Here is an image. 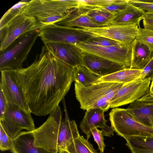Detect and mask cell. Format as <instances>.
Returning <instances> with one entry per match:
<instances>
[{
    "label": "cell",
    "mask_w": 153,
    "mask_h": 153,
    "mask_svg": "<svg viewBox=\"0 0 153 153\" xmlns=\"http://www.w3.org/2000/svg\"><path fill=\"white\" fill-rule=\"evenodd\" d=\"M13 71L30 112L39 116L56 110L74 81L73 67L55 57L45 45L30 65Z\"/></svg>",
    "instance_id": "6da1fadb"
},
{
    "label": "cell",
    "mask_w": 153,
    "mask_h": 153,
    "mask_svg": "<svg viewBox=\"0 0 153 153\" xmlns=\"http://www.w3.org/2000/svg\"><path fill=\"white\" fill-rule=\"evenodd\" d=\"M123 84L103 82L84 87L75 82L76 97L81 109L99 108L105 112L110 108L111 100Z\"/></svg>",
    "instance_id": "7a4b0ae2"
},
{
    "label": "cell",
    "mask_w": 153,
    "mask_h": 153,
    "mask_svg": "<svg viewBox=\"0 0 153 153\" xmlns=\"http://www.w3.org/2000/svg\"><path fill=\"white\" fill-rule=\"evenodd\" d=\"M77 0H32L22 13L34 17L39 29L62 20L69 10L78 7Z\"/></svg>",
    "instance_id": "3957f363"
},
{
    "label": "cell",
    "mask_w": 153,
    "mask_h": 153,
    "mask_svg": "<svg viewBox=\"0 0 153 153\" xmlns=\"http://www.w3.org/2000/svg\"><path fill=\"white\" fill-rule=\"evenodd\" d=\"M39 29L35 30L22 35L0 52V70H16L22 68L37 38Z\"/></svg>",
    "instance_id": "277c9868"
},
{
    "label": "cell",
    "mask_w": 153,
    "mask_h": 153,
    "mask_svg": "<svg viewBox=\"0 0 153 153\" xmlns=\"http://www.w3.org/2000/svg\"><path fill=\"white\" fill-rule=\"evenodd\" d=\"M111 126L117 135L126 140L136 136H153V128L143 125L133 119L126 109H112L109 114Z\"/></svg>",
    "instance_id": "5b68a950"
},
{
    "label": "cell",
    "mask_w": 153,
    "mask_h": 153,
    "mask_svg": "<svg viewBox=\"0 0 153 153\" xmlns=\"http://www.w3.org/2000/svg\"><path fill=\"white\" fill-rule=\"evenodd\" d=\"M62 117L59 106L50 114L42 125L31 131L34 137L35 146L42 148L52 153H58L57 138Z\"/></svg>",
    "instance_id": "8992f818"
},
{
    "label": "cell",
    "mask_w": 153,
    "mask_h": 153,
    "mask_svg": "<svg viewBox=\"0 0 153 153\" xmlns=\"http://www.w3.org/2000/svg\"><path fill=\"white\" fill-rule=\"evenodd\" d=\"M31 113L15 104L8 102L4 114L0 120V124L13 140L23 129L32 131L35 129Z\"/></svg>",
    "instance_id": "52a82bcc"
},
{
    "label": "cell",
    "mask_w": 153,
    "mask_h": 153,
    "mask_svg": "<svg viewBox=\"0 0 153 153\" xmlns=\"http://www.w3.org/2000/svg\"><path fill=\"white\" fill-rule=\"evenodd\" d=\"M39 36L44 43H59L75 45L85 42L92 36L79 27H72L56 24L49 25L39 29Z\"/></svg>",
    "instance_id": "ba28073f"
},
{
    "label": "cell",
    "mask_w": 153,
    "mask_h": 153,
    "mask_svg": "<svg viewBox=\"0 0 153 153\" xmlns=\"http://www.w3.org/2000/svg\"><path fill=\"white\" fill-rule=\"evenodd\" d=\"M74 45L83 52L117 63L126 68L130 67L131 53V44L120 43L115 45L101 46L84 42Z\"/></svg>",
    "instance_id": "9c48e42d"
},
{
    "label": "cell",
    "mask_w": 153,
    "mask_h": 153,
    "mask_svg": "<svg viewBox=\"0 0 153 153\" xmlns=\"http://www.w3.org/2000/svg\"><path fill=\"white\" fill-rule=\"evenodd\" d=\"M39 29L35 18L23 13L19 14L0 29V52L25 33Z\"/></svg>",
    "instance_id": "30bf717a"
},
{
    "label": "cell",
    "mask_w": 153,
    "mask_h": 153,
    "mask_svg": "<svg viewBox=\"0 0 153 153\" xmlns=\"http://www.w3.org/2000/svg\"><path fill=\"white\" fill-rule=\"evenodd\" d=\"M150 78H138L123 84L111 100L110 108H115L138 100L148 93L151 83Z\"/></svg>",
    "instance_id": "8fae6325"
},
{
    "label": "cell",
    "mask_w": 153,
    "mask_h": 153,
    "mask_svg": "<svg viewBox=\"0 0 153 153\" xmlns=\"http://www.w3.org/2000/svg\"><path fill=\"white\" fill-rule=\"evenodd\" d=\"M138 27L136 25H109L96 27H79L83 32L92 36L105 37L131 45L136 39Z\"/></svg>",
    "instance_id": "7c38bea8"
},
{
    "label": "cell",
    "mask_w": 153,
    "mask_h": 153,
    "mask_svg": "<svg viewBox=\"0 0 153 153\" xmlns=\"http://www.w3.org/2000/svg\"><path fill=\"white\" fill-rule=\"evenodd\" d=\"M0 71V89L2 91L7 102L15 104L26 111L31 113L14 71L7 70Z\"/></svg>",
    "instance_id": "4fadbf2b"
},
{
    "label": "cell",
    "mask_w": 153,
    "mask_h": 153,
    "mask_svg": "<svg viewBox=\"0 0 153 153\" xmlns=\"http://www.w3.org/2000/svg\"><path fill=\"white\" fill-rule=\"evenodd\" d=\"M82 64L100 77L126 68L123 65L117 63L83 51Z\"/></svg>",
    "instance_id": "5bb4252c"
},
{
    "label": "cell",
    "mask_w": 153,
    "mask_h": 153,
    "mask_svg": "<svg viewBox=\"0 0 153 153\" xmlns=\"http://www.w3.org/2000/svg\"><path fill=\"white\" fill-rule=\"evenodd\" d=\"M44 45L55 57L72 67L82 65V51L74 45L46 43Z\"/></svg>",
    "instance_id": "9a60e30c"
},
{
    "label": "cell",
    "mask_w": 153,
    "mask_h": 153,
    "mask_svg": "<svg viewBox=\"0 0 153 153\" xmlns=\"http://www.w3.org/2000/svg\"><path fill=\"white\" fill-rule=\"evenodd\" d=\"M63 104L65 117L64 120L62 121L59 130L57 142L58 152L65 150L80 135L76 122L70 120L65 102Z\"/></svg>",
    "instance_id": "2e32d148"
},
{
    "label": "cell",
    "mask_w": 153,
    "mask_h": 153,
    "mask_svg": "<svg viewBox=\"0 0 153 153\" xmlns=\"http://www.w3.org/2000/svg\"><path fill=\"white\" fill-rule=\"evenodd\" d=\"M145 13L129 3L125 9L113 15L109 25H136L139 27Z\"/></svg>",
    "instance_id": "e0dca14e"
},
{
    "label": "cell",
    "mask_w": 153,
    "mask_h": 153,
    "mask_svg": "<svg viewBox=\"0 0 153 153\" xmlns=\"http://www.w3.org/2000/svg\"><path fill=\"white\" fill-rule=\"evenodd\" d=\"M105 111L99 108H91L86 110L80 124V128L86 135L87 139L90 137L91 131L94 128H100L106 124L107 120L105 118Z\"/></svg>",
    "instance_id": "ac0fdd59"
},
{
    "label": "cell",
    "mask_w": 153,
    "mask_h": 153,
    "mask_svg": "<svg viewBox=\"0 0 153 153\" xmlns=\"http://www.w3.org/2000/svg\"><path fill=\"white\" fill-rule=\"evenodd\" d=\"M56 24L72 27H103L93 22L82 9L78 7L69 10L64 18Z\"/></svg>",
    "instance_id": "d6986e66"
},
{
    "label": "cell",
    "mask_w": 153,
    "mask_h": 153,
    "mask_svg": "<svg viewBox=\"0 0 153 153\" xmlns=\"http://www.w3.org/2000/svg\"><path fill=\"white\" fill-rule=\"evenodd\" d=\"M13 140V146L10 150L12 153H53L35 146L34 137L31 131H21Z\"/></svg>",
    "instance_id": "ffe728a7"
},
{
    "label": "cell",
    "mask_w": 153,
    "mask_h": 153,
    "mask_svg": "<svg viewBox=\"0 0 153 153\" xmlns=\"http://www.w3.org/2000/svg\"><path fill=\"white\" fill-rule=\"evenodd\" d=\"M131 60L130 68L142 70L153 56V52L146 45L135 39L131 44Z\"/></svg>",
    "instance_id": "44dd1931"
},
{
    "label": "cell",
    "mask_w": 153,
    "mask_h": 153,
    "mask_svg": "<svg viewBox=\"0 0 153 153\" xmlns=\"http://www.w3.org/2000/svg\"><path fill=\"white\" fill-rule=\"evenodd\" d=\"M134 120L145 126L153 128V109L139 100L130 104L126 109Z\"/></svg>",
    "instance_id": "7402d4cb"
},
{
    "label": "cell",
    "mask_w": 153,
    "mask_h": 153,
    "mask_svg": "<svg viewBox=\"0 0 153 153\" xmlns=\"http://www.w3.org/2000/svg\"><path fill=\"white\" fill-rule=\"evenodd\" d=\"M142 71V69L125 68L107 76L101 77L97 82H104L125 84L137 79Z\"/></svg>",
    "instance_id": "603a6c76"
},
{
    "label": "cell",
    "mask_w": 153,
    "mask_h": 153,
    "mask_svg": "<svg viewBox=\"0 0 153 153\" xmlns=\"http://www.w3.org/2000/svg\"><path fill=\"white\" fill-rule=\"evenodd\" d=\"M126 140L131 153H153V136L132 137Z\"/></svg>",
    "instance_id": "cb8c5ba5"
},
{
    "label": "cell",
    "mask_w": 153,
    "mask_h": 153,
    "mask_svg": "<svg viewBox=\"0 0 153 153\" xmlns=\"http://www.w3.org/2000/svg\"><path fill=\"white\" fill-rule=\"evenodd\" d=\"M73 72L75 82L84 87L97 83L101 77L82 65L73 67Z\"/></svg>",
    "instance_id": "d4e9b609"
},
{
    "label": "cell",
    "mask_w": 153,
    "mask_h": 153,
    "mask_svg": "<svg viewBox=\"0 0 153 153\" xmlns=\"http://www.w3.org/2000/svg\"><path fill=\"white\" fill-rule=\"evenodd\" d=\"M65 150L69 153H98L88 140L80 135Z\"/></svg>",
    "instance_id": "484cf974"
},
{
    "label": "cell",
    "mask_w": 153,
    "mask_h": 153,
    "mask_svg": "<svg viewBox=\"0 0 153 153\" xmlns=\"http://www.w3.org/2000/svg\"><path fill=\"white\" fill-rule=\"evenodd\" d=\"M80 9L83 10L85 14L93 22L102 26L109 25L113 15L102 9L88 10Z\"/></svg>",
    "instance_id": "4316f807"
},
{
    "label": "cell",
    "mask_w": 153,
    "mask_h": 153,
    "mask_svg": "<svg viewBox=\"0 0 153 153\" xmlns=\"http://www.w3.org/2000/svg\"><path fill=\"white\" fill-rule=\"evenodd\" d=\"M29 1H21L9 9L2 17L0 21V29L3 27L17 15L22 13L24 8Z\"/></svg>",
    "instance_id": "83f0119b"
},
{
    "label": "cell",
    "mask_w": 153,
    "mask_h": 153,
    "mask_svg": "<svg viewBox=\"0 0 153 153\" xmlns=\"http://www.w3.org/2000/svg\"><path fill=\"white\" fill-rule=\"evenodd\" d=\"M114 0H77V7L88 10L102 9L110 5Z\"/></svg>",
    "instance_id": "f1b7e54d"
},
{
    "label": "cell",
    "mask_w": 153,
    "mask_h": 153,
    "mask_svg": "<svg viewBox=\"0 0 153 153\" xmlns=\"http://www.w3.org/2000/svg\"><path fill=\"white\" fill-rule=\"evenodd\" d=\"M153 52V30L139 27L136 39Z\"/></svg>",
    "instance_id": "f546056e"
},
{
    "label": "cell",
    "mask_w": 153,
    "mask_h": 153,
    "mask_svg": "<svg viewBox=\"0 0 153 153\" xmlns=\"http://www.w3.org/2000/svg\"><path fill=\"white\" fill-rule=\"evenodd\" d=\"M0 150L4 151L10 150L13 146V141L0 124Z\"/></svg>",
    "instance_id": "4dcf8cb0"
},
{
    "label": "cell",
    "mask_w": 153,
    "mask_h": 153,
    "mask_svg": "<svg viewBox=\"0 0 153 153\" xmlns=\"http://www.w3.org/2000/svg\"><path fill=\"white\" fill-rule=\"evenodd\" d=\"M85 42L89 44L101 46L115 45L122 43L107 38L92 36Z\"/></svg>",
    "instance_id": "1f68e13d"
},
{
    "label": "cell",
    "mask_w": 153,
    "mask_h": 153,
    "mask_svg": "<svg viewBox=\"0 0 153 153\" xmlns=\"http://www.w3.org/2000/svg\"><path fill=\"white\" fill-rule=\"evenodd\" d=\"M129 4L128 0H114L110 5L102 9L114 15L125 9Z\"/></svg>",
    "instance_id": "d6a6232c"
},
{
    "label": "cell",
    "mask_w": 153,
    "mask_h": 153,
    "mask_svg": "<svg viewBox=\"0 0 153 153\" xmlns=\"http://www.w3.org/2000/svg\"><path fill=\"white\" fill-rule=\"evenodd\" d=\"M129 3L146 13H153V2L138 0H128Z\"/></svg>",
    "instance_id": "836d02e7"
},
{
    "label": "cell",
    "mask_w": 153,
    "mask_h": 153,
    "mask_svg": "<svg viewBox=\"0 0 153 153\" xmlns=\"http://www.w3.org/2000/svg\"><path fill=\"white\" fill-rule=\"evenodd\" d=\"M91 134L93 135L94 141L98 146L100 153H103L105 145L104 143V136L102 131L95 128L91 130Z\"/></svg>",
    "instance_id": "e575fe53"
},
{
    "label": "cell",
    "mask_w": 153,
    "mask_h": 153,
    "mask_svg": "<svg viewBox=\"0 0 153 153\" xmlns=\"http://www.w3.org/2000/svg\"><path fill=\"white\" fill-rule=\"evenodd\" d=\"M142 79L150 78L153 80V55L147 64L142 69V71L138 77Z\"/></svg>",
    "instance_id": "d590c367"
},
{
    "label": "cell",
    "mask_w": 153,
    "mask_h": 153,
    "mask_svg": "<svg viewBox=\"0 0 153 153\" xmlns=\"http://www.w3.org/2000/svg\"><path fill=\"white\" fill-rule=\"evenodd\" d=\"M8 102L2 91L0 89V120L3 118L6 110Z\"/></svg>",
    "instance_id": "8d00e7d4"
},
{
    "label": "cell",
    "mask_w": 153,
    "mask_h": 153,
    "mask_svg": "<svg viewBox=\"0 0 153 153\" xmlns=\"http://www.w3.org/2000/svg\"><path fill=\"white\" fill-rule=\"evenodd\" d=\"M138 100L143 102L148 107L153 109V96L151 95L149 91Z\"/></svg>",
    "instance_id": "74e56055"
},
{
    "label": "cell",
    "mask_w": 153,
    "mask_h": 153,
    "mask_svg": "<svg viewBox=\"0 0 153 153\" xmlns=\"http://www.w3.org/2000/svg\"><path fill=\"white\" fill-rule=\"evenodd\" d=\"M101 128L104 136L111 137L113 136L114 131L111 126L110 127L106 125Z\"/></svg>",
    "instance_id": "f35d334b"
},
{
    "label": "cell",
    "mask_w": 153,
    "mask_h": 153,
    "mask_svg": "<svg viewBox=\"0 0 153 153\" xmlns=\"http://www.w3.org/2000/svg\"><path fill=\"white\" fill-rule=\"evenodd\" d=\"M142 20L144 28L153 30V19L143 18Z\"/></svg>",
    "instance_id": "ab89813d"
},
{
    "label": "cell",
    "mask_w": 153,
    "mask_h": 153,
    "mask_svg": "<svg viewBox=\"0 0 153 153\" xmlns=\"http://www.w3.org/2000/svg\"><path fill=\"white\" fill-rule=\"evenodd\" d=\"M143 18L153 19V13H146L143 16Z\"/></svg>",
    "instance_id": "60d3db41"
},
{
    "label": "cell",
    "mask_w": 153,
    "mask_h": 153,
    "mask_svg": "<svg viewBox=\"0 0 153 153\" xmlns=\"http://www.w3.org/2000/svg\"><path fill=\"white\" fill-rule=\"evenodd\" d=\"M149 91L151 95L153 96V80L150 84Z\"/></svg>",
    "instance_id": "b9f144b4"
},
{
    "label": "cell",
    "mask_w": 153,
    "mask_h": 153,
    "mask_svg": "<svg viewBox=\"0 0 153 153\" xmlns=\"http://www.w3.org/2000/svg\"><path fill=\"white\" fill-rule=\"evenodd\" d=\"M59 153H69L66 150H63L58 152Z\"/></svg>",
    "instance_id": "7bdbcfd3"
},
{
    "label": "cell",
    "mask_w": 153,
    "mask_h": 153,
    "mask_svg": "<svg viewBox=\"0 0 153 153\" xmlns=\"http://www.w3.org/2000/svg\"></svg>",
    "instance_id": "ee69618b"
}]
</instances>
